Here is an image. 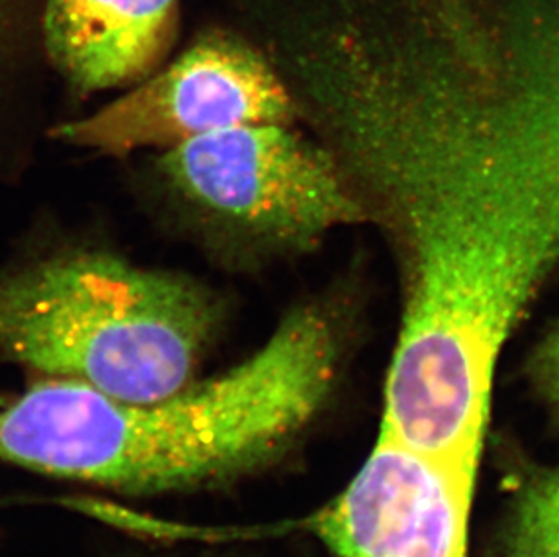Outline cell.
Listing matches in <instances>:
<instances>
[{
    "label": "cell",
    "instance_id": "obj_1",
    "mask_svg": "<svg viewBox=\"0 0 559 557\" xmlns=\"http://www.w3.org/2000/svg\"><path fill=\"white\" fill-rule=\"evenodd\" d=\"M288 84L395 258L379 440L476 473L498 364L559 270V10L503 48H333Z\"/></svg>",
    "mask_w": 559,
    "mask_h": 557
},
{
    "label": "cell",
    "instance_id": "obj_2",
    "mask_svg": "<svg viewBox=\"0 0 559 557\" xmlns=\"http://www.w3.org/2000/svg\"><path fill=\"white\" fill-rule=\"evenodd\" d=\"M338 358L326 311L299 306L243 363L154 402L38 380L0 405V460L127 495L227 484L299 440L332 393Z\"/></svg>",
    "mask_w": 559,
    "mask_h": 557
},
{
    "label": "cell",
    "instance_id": "obj_3",
    "mask_svg": "<svg viewBox=\"0 0 559 557\" xmlns=\"http://www.w3.org/2000/svg\"><path fill=\"white\" fill-rule=\"evenodd\" d=\"M222 319L200 283L115 253L74 250L0 272V358L122 402L192 384Z\"/></svg>",
    "mask_w": 559,
    "mask_h": 557
},
{
    "label": "cell",
    "instance_id": "obj_4",
    "mask_svg": "<svg viewBox=\"0 0 559 557\" xmlns=\"http://www.w3.org/2000/svg\"><path fill=\"white\" fill-rule=\"evenodd\" d=\"M158 173L216 232L258 248L301 252L365 225L362 201L321 142L292 123L209 132L167 149Z\"/></svg>",
    "mask_w": 559,
    "mask_h": 557
},
{
    "label": "cell",
    "instance_id": "obj_5",
    "mask_svg": "<svg viewBox=\"0 0 559 557\" xmlns=\"http://www.w3.org/2000/svg\"><path fill=\"white\" fill-rule=\"evenodd\" d=\"M301 116L290 85L241 38L201 33L175 62L143 80L95 115L57 127L74 147L126 156L259 123H294Z\"/></svg>",
    "mask_w": 559,
    "mask_h": 557
},
{
    "label": "cell",
    "instance_id": "obj_6",
    "mask_svg": "<svg viewBox=\"0 0 559 557\" xmlns=\"http://www.w3.org/2000/svg\"><path fill=\"white\" fill-rule=\"evenodd\" d=\"M475 484L476 474L377 440L317 534L330 557H467Z\"/></svg>",
    "mask_w": 559,
    "mask_h": 557
},
{
    "label": "cell",
    "instance_id": "obj_7",
    "mask_svg": "<svg viewBox=\"0 0 559 557\" xmlns=\"http://www.w3.org/2000/svg\"><path fill=\"white\" fill-rule=\"evenodd\" d=\"M40 21L49 60L90 95L156 71L175 44L180 0H46Z\"/></svg>",
    "mask_w": 559,
    "mask_h": 557
},
{
    "label": "cell",
    "instance_id": "obj_8",
    "mask_svg": "<svg viewBox=\"0 0 559 557\" xmlns=\"http://www.w3.org/2000/svg\"><path fill=\"white\" fill-rule=\"evenodd\" d=\"M495 557H559V462L525 469L514 482Z\"/></svg>",
    "mask_w": 559,
    "mask_h": 557
},
{
    "label": "cell",
    "instance_id": "obj_9",
    "mask_svg": "<svg viewBox=\"0 0 559 557\" xmlns=\"http://www.w3.org/2000/svg\"><path fill=\"white\" fill-rule=\"evenodd\" d=\"M523 371L534 399L559 426V316L534 342Z\"/></svg>",
    "mask_w": 559,
    "mask_h": 557
},
{
    "label": "cell",
    "instance_id": "obj_10",
    "mask_svg": "<svg viewBox=\"0 0 559 557\" xmlns=\"http://www.w3.org/2000/svg\"><path fill=\"white\" fill-rule=\"evenodd\" d=\"M21 5L22 0H0V38L4 37L15 22L16 11Z\"/></svg>",
    "mask_w": 559,
    "mask_h": 557
}]
</instances>
